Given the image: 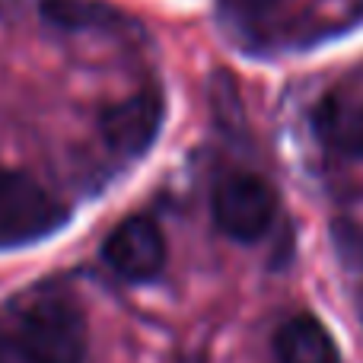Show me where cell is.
<instances>
[{
  "label": "cell",
  "mask_w": 363,
  "mask_h": 363,
  "mask_svg": "<svg viewBox=\"0 0 363 363\" xmlns=\"http://www.w3.org/2000/svg\"><path fill=\"white\" fill-rule=\"evenodd\" d=\"M0 338L19 363H83L89 347L83 313L57 294L29 300Z\"/></svg>",
  "instance_id": "cell-1"
},
{
  "label": "cell",
  "mask_w": 363,
  "mask_h": 363,
  "mask_svg": "<svg viewBox=\"0 0 363 363\" xmlns=\"http://www.w3.org/2000/svg\"><path fill=\"white\" fill-rule=\"evenodd\" d=\"M67 220V207L23 172H0V249L45 239Z\"/></svg>",
  "instance_id": "cell-2"
},
{
  "label": "cell",
  "mask_w": 363,
  "mask_h": 363,
  "mask_svg": "<svg viewBox=\"0 0 363 363\" xmlns=\"http://www.w3.org/2000/svg\"><path fill=\"white\" fill-rule=\"evenodd\" d=\"M277 213V194L264 179L252 172L226 176L213 191V220L226 236L255 242L268 233Z\"/></svg>",
  "instance_id": "cell-3"
},
{
  "label": "cell",
  "mask_w": 363,
  "mask_h": 363,
  "mask_svg": "<svg viewBox=\"0 0 363 363\" xmlns=\"http://www.w3.org/2000/svg\"><path fill=\"white\" fill-rule=\"evenodd\" d=\"M102 255L125 281H153L166 268V239L150 217H128L108 233Z\"/></svg>",
  "instance_id": "cell-4"
},
{
  "label": "cell",
  "mask_w": 363,
  "mask_h": 363,
  "mask_svg": "<svg viewBox=\"0 0 363 363\" xmlns=\"http://www.w3.org/2000/svg\"><path fill=\"white\" fill-rule=\"evenodd\" d=\"M160 125H163V99L153 89L115 102L99 118L106 144L125 160H134L150 150L160 134Z\"/></svg>",
  "instance_id": "cell-5"
},
{
  "label": "cell",
  "mask_w": 363,
  "mask_h": 363,
  "mask_svg": "<svg viewBox=\"0 0 363 363\" xmlns=\"http://www.w3.org/2000/svg\"><path fill=\"white\" fill-rule=\"evenodd\" d=\"M313 128L325 150L338 157H363V99L325 96L313 112Z\"/></svg>",
  "instance_id": "cell-6"
},
{
  "label": "cell",
  "mask_w": 363,
  "mask_h": 363,
  "mask_svg": "<svg viewBox=\"0 0 363 363\" xmlns=\"http://www.w3.org/2000/svg\"><path fill=\"white\" fill-rule=\"evenodd\" d=\"M274 354L281 363H338V347L328 328L313 315H296L277 332Z\"/></svg>",
  "instance_id": "cell-7"
},
{
  "label": "cell",
  "mask_w": 363,
  "mask_h": 363,
  "mask_svg": "<svg viewBox=\"0 0 363 363\" xmlns=\"http://www.w3.org/2000/svg\"><path fill=\"white\" fill-rule=\"evenodd\" d=\"M277 4H281V0H220V6L236 19H262V16H268Z\"/></svg>",
  "instance_id": "cell-8"
}]
</instances>
